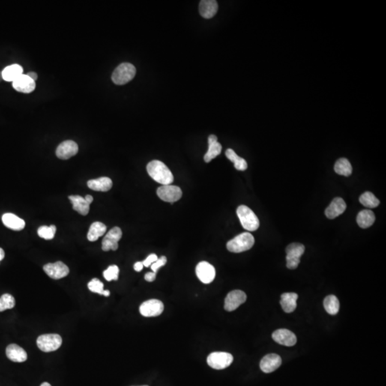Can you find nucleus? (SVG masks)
<instances>
[{"label":"nucleus","mask_w":386,"mask_h":386,"mask_svg":"<svg viewBox=\"0 0 386 386\" xmlns=\"http://www.w3.org/2000/svg\"><path fill=\"white\" fill-rule=\"evenodd\" d=\"M77 144L73 140H66L62 142L56 150L57 157L61 160H68L77 154Z\"/></svg>","instance_id":"4468645a"},{"label":"nucleus","mask_w":386,"mask_h":386,"mask_svg":"<svg viewBox=\"0 0 386 386\" xmlns=\"http://www.w3.org/2000/svg\"><path fill=\"white\" fill-rule=\"evenodd\" d=\"M157 196L162 201L173 203L182 198L183 192L178 186L168 185H163L158 187L157 190Z\"/></svg>","instance_id":"6e6552de"},{"label":"nucleus","mask_w":386,"mask_h":386,"mask_svg":"<svg viewBox=\"0 0 386 386\" xmlns=\"http://www.w3.org/2000/svg\"><path fill=\"white\" fill-rule=\"evenodd\" d=\"M56 231V226L54 225H50L49 227L41 226L39 228L37 233L40 238H44L45 240H52L55 237Z\"/></svg>","instance_id":"f704fd0d"},{"label":"nucleus","mask_w":386,"mask_h":386,"mask_svg":"<svg viewBox=\"0 0 386 386\" xmlns=\"http://www.w3.org/2000/svg\"><path fill=\"white\" fill-rule=\"evenodd\" d=\"M218 10V4L215 0H202L200 2L199 12L202 17L210 19Z\"/></svg>","instance_id":"412c9836"},{"label":"nucleus","mask_w":386,"mask_h":386,"mask_svg":"<svg viewBox=\"0 0 386 386\" xmlns=\"http://www.w3.org/2000/svg\"><path fill=\"white\" fill-rule=\"evenodd\" d=\"M15 306V299L10 294L6 293L0 297V312L13 309Z\"/></svg>","instance_id":"72a5a7b5"},{"label":"nucleus","mask_w":386,"mask_h":386,"mask_svg":"<svg viewBox=\"0 0 386 386\" xmlns=\"http://www.w3.org/2000/svg\"><path fill=\"white\" fill-rule=\"evenodd\" d=\"M282 359L277 354H271L265 355L261 360L260 367L262 372L270 373L277 370L281 366Z\"/></svg>","instance_id":"dca6fc26"},{"label":"nucleus","mask_w":386,"mask_h":386,"mask_svg":"<svg viewBox=\"0 0 386 386\" xmlns=\"http://www.w3.org/2000/svg\"><path fill=\"white\" fill-rule=\"evenodd\" d=\"M123 235V232L119 227H115L111 229L105 235L102 243V249L103 251H109L112 250H117L118 249V242Z\"/></svg>","instance_id":"1a4fd4ad"},{"label":"nucleus","mask_w":386,"mask_h":386,"mask_svg":"<svg viewBox=\"0 0 386 386\" xmlns=\"http://www.w3.org/2000/svg\"><path fill=\"white\" fill-rule=\"evenodd\" d=\"M6 355L10 360L16 363H22L28 359L26 351L16 344H10L7 347Z\"/></svg>","instance_id":"6ab92c4d"},{"label":"nucleus","mask_w":386,"mask_h":386,"mask_svg":"<svg viewBox=\"0 0 386 386\" xmlns=\"http://www.w3.org/2000/svg\"><path fill=\"white\" fill-rule=\"evenodd\" d=\"M4 255H5V254H4V250L0 247V262L4 259Z\"/></svg>","instance_id":"37998d69"},{"label":"nucleus","mask_w":386,"mask_h":386,"mask_svg":"<svg viewBox=\"0 0 386 386\" xmlns=\"http://www.w3.org/2000/svg\"><path fill=\"white\" fill-rule=\"evenodd\" d=\"M166 262L167 258L165 256H162L161 258L157 259V261H156V262H154V263H153L151 265V269L152 270H153V273H157V270H158L160 267L165 265Z\"/></svg>","instance_id":"e433bc0d"},{"label":"nucleus","mask_w":386,"mask_h":386,"mask_svg":"<svg viewBox=\"0 0 386 386\" xmlns=\"http://www.w3.org/2000/svg\"><path fill=\"white\" fill-rule=\"evenodd\" d=\"M51 386L50 384H49V383L45 382L43 383V384H42L41 386Z\"/></svg>","instance_id":"c03bdc74"},{"label":"nucleus","mask_w":386,"mask_h":386,"mask_svg":"<svg viewBox=\"0 0 386 386\" xmlns=\"http://www.w3.org/2000/svg\"></svg>","instance_id":"a18cd8bd"},{"label":"nucleus","mask_w":386,"mask_h":386,"mask_svg":"<svg viewBox=\"0 0 386 386\" xmlns=\"http://www.w3.org/2000/svg\"><path fill=\"white\" fill-rule=\"evenodd\" d=\"M85 201H86V202H88V203L90 204H90H91L92 202H93V196H91V195H86V196H85Z\"/></svg>","instance_id":"79ce46f5"},{"label":"nucleus","mask_w":386,"mask_h":386,"mask_svg":"<svg viewBox=\"0 0 386 386\" xmlns=\"http://www.w3.org/2000/svg\"><path fill=\"white\" fill-rule=\"evenodd\" d=\"M287 267L291 270L297 268L300 262V258L305 252V246L301 243H291L287 247Z\"/></svg>","instance_id":"0eeeda50"},{"label":"nucleus","mask_w":386,"mask_h":386,"mask_svg":"<svg viewBox=\"0 0 386 386\" xmlns=\"http://www.w3.org/2000/svg\"><path fill=\"white\" fill-rule=\"evenodd\" d=\"M119 267L117 265H110L107 270L103 272V276L108 281L117 280L119 277Z\"/></svg>","instance_id":"c9c22d12"},{"label":"nucleus","mask_w":386,"mask_h":386,"mask_svg":"<svg viewBox=\"0 0 386 386\" xmlns=\"http://www.w3.org/2000/svg\"><path fill=\"white\" fill-rule=\"evenodd\" d=\"M164 310V305L160 300L151 299L144 302L140 307L139 312L145 317H156L161 315Z\"/></svg>","instance_id":"9b49d317"},{"label":"nucleus","mask_w":386,"mask_h":386,"mask_svg":"<svg viewBox=\"0 0 386 386\" xmlns=\"http://www.w3.org/2000/svg\"><path fill=\"white\" fill-rule=\"evenodd\" d=\"M136 75V68L128 62L122 63L114 70L112 80L115 85H125L130 82Z\"/></svg>","instance_id":"7ed1b4c3"},{"label":"nucleus","mask_w":386,"mask_h":386,"mask_svg":"<svg viewBox=\"0 0 386 386\" xmlns=\"http://www.w3.org/2000/svg\"><path fill=\"white\" fill-rule=\"evenodd\" d=\"M359 201L363 206L368 208H375L380 204L379 200L371 192H366L360 197Z\"/></svg>","instance_id":"2f4dec72"},{"label":"nucleus","mask_w":386,"mask_h":386,"mask_svg":"<svg viewBox=\"0 0 386 386\" xmlns=\"http://www.w3.org/2000/svg\"><path fill=\"white\" fill-rule=\"evenodd\" d=\"M69 199L73 204V210L82 216H87L90 212V204L85 200V198L79 195H70Z\"/></svg>","instance_id":"393cba45"},{"label":"nucleus","mask_w":386,"mask_h":386,"mask_svg":"<svg viewBox=\"0 0 386 386\" xmlns=\"http://www.w3.org/2000/svg\"><path fill=\"white\" fill-rule=\"evenodd\" d=\"M156 278V273L153 272H150V273H146L145 276V279L146 281L153 282Z\"/></svg>","instance_id":"58836bf2"},{"label":"nucleus","mask_w":386,"mask_h":386,"mask_svg":"<svg viewBox=\"0 0 386 386\" xmlns=\"http://www.w3.org/2000/svg\"><path fill=\"white\" fill-rule=\"evenodd\" d=\"M107 227L104 223L94 222L90 226L88 233V239L90 242H94L103 236L106 232Z\"/></svg>","instance_id":"cd10ccee"},{"label":"nucleus","mask_w":386,"mask_h":386,"mask_svg":"<svg viewBox=\"0 0 386 386\" xmlns=\"http://www.w3.org/2000/svg\"><path fill=\"white\" fill-rule=\"evenodd\" d=\"M298 295L295 293H285L281 295L280 305L284 311L291 313L296 309Z\"/></svg>","instance_id":"b1692460"},{"label":"nucleus","mask_w":386,"mask_h":386,"mask_svg":"<svg viewBox=\"0 0 386 386\" xmlns=\"http://www.w3.org/2000/svg\"><path fill=\"white\" fill-rule=\"evenodd\" d=\"M147 171L154 181L163 185H168L173 183L174 177L170 170L160 160L150 162L147 165Z\"/></svg>","instance_id":"f257e3e1"},{"label":"nucleus","mask_w":386,"mask_h":386,"mask_svg":"<svg viewBox=\"0 0 386 386\" xmlns=\"http://www.w3.org/2000/svg\"><path fill=\"white\" fill-rule=\"evenodd\" d=\"M233 361V356L225 352H214L210 354L207 358V363L212 369L223 370L231 366Z\"/></svg>","instance_id":"423d86ee"},{"label":"nucleus","mask_w":386,"mask_h":386,"mask_svg":"<svg viewBox=\"0 0 386 386\" xmlns=\"http://www.w3.org/2000/svg\"><path fill=\"white\" fill-rule=\"evenodd\" d=\"M255 238L250 232H243L227 243V248L232 253H239L247 251L253 247Z\"/></svg>","instance_id":"f03ea898"},{"label":"nucleus","mask_w":386,"mask_h":386,"mask_svg":"<svg viewBox=\"0 0 386 386\" xmlns=\"http://www.w3.org/2000/svg\"><path fill=\"white\" fill-rule=\"evenodd\" d=\"M143 264H142V262H137L134 265V269H135V271L137 272H140L141 270L143 269Z\"/></svg>","instance_id":"ea45409f"},{"label":"nucleus","mask_w":386,"mask_h":386,"mask_svg":"<svg viewBox=\"0 0 386 386\" xmlns=\"http://www.w3.org/2000/svg\"><path fill=\"white\" fill-rule=\"evenodd\" d=\"M88 287L91 292L105 295L106 297H108L110 295V292L109 291H108V290L105 291L104 285H103V282L97 278L93 279L88 283Z\"/></svg>","instance_id":"473e14b6"},{"label":"nucleus","mask_w":386,"mask_h":386,"mask_svg":"<svg viewBox=\"0 0 386 386\" xmlns=\"http://www.w3.org/2000/svg\"><path fill=\"white\" fill-rule=\"evenodd\" d=\"M43 270L46 274L51 278L59 280L68 276L70 273L69 267L61 261H58L55 263H48L43 267Z\"/></svg>","instance_id":"f8f14e48"},{"label":"nucleus","mask_w":386,"mask_h":386,"mask_svg":"<svg viewBox=\"0 0 386 386\" xmlns=\"http://www.w3.org/2000/svg\"><path fill=\"white\" fill-rule=\"evenodd\" d=\"M221 144L217 142V138L214 135H211L208 138V150L204 156L205 163H208L216 158L221 153Z\"/></svg>","instance_id":"aec40b11"},{"label":"nucleus","mask_w":386,"mask_h":386,"mask_svg":"<svg viewBox=\"0 0 386 386\" xmlns=\"http://www.w3.org/2000/svg\"><path fill=\"white\" fill-rule=\"evenodd\" d=\"M324 308L327 313L330 315H335L338 314L340 309V303L339 299L335 295H328L324 299Z\"/></svg>","instance_id":"7c9ffc66"},{"label":"nucleus","mask_w":386,"mask_h":386,"mask_svg":"<svg viewBox=\"0 0 386 386\" xmlns=\"http://www.w3.org/2000/svg\"><path fill=\"white\" fill-rule=\"evenodd\" d=\"M195 272L198 279L205 284L210 283L216 278V269L206 261L199 262L195 269Z\"/></svg>","instance_id":"ddd939ff"},{"label":"nucleus","mask_w":386,"mask_h":386,"mask_svg":"<svg viewBox=\"0 0 386 386\" xmlns=\"http://www.w3.org/2000/svg\"><path fill=\"white\" fill-rule=\"evenodd\" d=\"M375 216L370 210H363L357 216V223L361 228H368L375 223Z\"/></svg>","instance_id":"bb28decb"},{"label":"nucleus","mask_w":386,"mask_h":386,"mask_svg":"<svg viewBox=\"0 0 386 386\" xmlns=\"http://www.w3.org/2000/svg\"><path fill=\"white\" fill-rule=\"evenodd\" d=\"M23 74V68L19 64H15L7 66L1 73L3 79L7 82H14L19 76Z\"/></svg>","instance_id":"a878e982"},{"label":"nucleus","mask_w":386,"mask_h":386,"mask_svg":"<svg viewBox=\"0 0 386 386\" xmlns=\"http://www.w3.org/2000/svg\"><path fill=\"white\" fill-rule=\"evenodd\" d=\"M88 186L94 191L108 192L112 188V181L108 177H102L88 182Z\"/></svg>","instance_id":"5701e85b"},{"label":"nucleus","mask_w":386,"mask_h":386,"mask_svg":"<svg viewBox=\"0 0 386 386\" xmlns=\"http://www.w3.org/2000/svg\"><path fill=\"white\" fill-rule=\"evenodd\" d=\"M247 300V295L243 291L235 290L228 294L225 300V310L228 312L236 310L239 306Z\"/></svg>","instance_id":"9d476101"},{"label":"nucleus","mask_w":386,"mask_h":386,"mask_svg":"<svg viewBox=\"0 0 386 386\" xmlns=\"http://www.w3.org/2000/svg\"><path fill=\"white\" fill-rule=\"evenodd\" d=\"M62 343V339L58 334H45L39 336L37 345L42 351L52 352L59 349Z\"/></svg>","instance_id":"39448f33"},{"label":"nucleus","mask_w":386,"mask_h":386,"mask_svg":"<svg viewBox=\"0 0 386 386\" xmlns=\"http://www.w3.org/2000/svg\"><path fill=\"white\" fill-rule=\"evenodd\" d=\"M346 204L341 198H336L325 211L327 218L334 219L342 214L346 209Z\"/></svg>","instance_id":"a211bd4d"},{"label":"nucleus","mask_w":386,"mask_h":386,"mask_svg":"<svg viewBox=\"0 0 386 386\" xmlns=\"http://www.w3.org/2000/svg\"><path fill=\"white\" fill-rule=\"evenodd\" d=\"M272 336L275 341L285 346H293L297 342L295 335L287 329H279L276 330Z\"/></svg>","instance_id":"2eb2a0df"},{"label":"nucleus","mask_w":386,"mask_h":386,"mask_svg":"<svg viewBox=\"0 0 386 386\" xmlns=\"http://www.w3.org/2000/svg\"><path fill=\"white\" fill-rule=\"evenodd\" d=\"M237 215L244 229L253 232L259 228L260 222L258 217L253 210L248 207L240 205L237 209Z\"/></svg>","instance_id":"20e7f679"},{"label":"nucleus","mask_w":386,"mask_h":386,"mask_svg":"<svg viewBox=\"0 0 386 386\" xmlns=\"http://www.w3.org/2000/svg\"><path fill=\"white\" fill-rule=\"evenodd\" d=\"M336 173L343 176H350L352 174L353 168L346 158H340L336 162L334 167Z\"/></svg>","instance_id":"c756f323"},{"label":"nucleus","mask_w":386,"mask_h":386,"mask_svg":"<svg viewBox=\"0 0 386 386\" xmlns=\"http://www.w3.org/2000/svg\"><path fill=\"white\" fill-rule=\"evenodd\" d=\"M13 86L16 91L28 94L35 89V81L31 79L28 75L22 74L13 82Z\"/></svg>","instance_id":"f3484780"},{"label":"nucleus","mask_w":386,"mask_h":386,"mask_svg":"<svg viewBox=\"0 0 386 386\" xmlns=\"http://www.w3.org/2000/svg\"><path fill=\"white\" fill-rule=\"evenodd\" d=\"M2 223L7 228L15 231H20L25 227V222L20 217H17L13 213H5L3 215Z\"/></svg>","instance_id":"4be33fe9"},{"label":"nucleus","mask_w":386,"mask_h":386,"mask_svg":"<svg viewBox=\"0 0 386 386\" xmlns=\"http://www.w3.org/2000/svg\"><path fill=\"white\" fill-rule=\"evenodd\" d=\"M28 76L30 77L31 79H32L33 80L36 81L37 79V73H34V72H30V73L27 74Z\"/></svg>","instance_id":"a19ab883"},{"label":"nucleus","mask_w":386,"mask_h":386,"mask_svg":"<svg viewBox=\"0 0 386 386\" xmlns=\"http://www.w3.org/2000/svg\"><path fill=\"white\" fill-rule=\"evenodd\" d=\"M157 259H158V258H157V255H155V254H150L148 258L142 262V264H143L144 267H150L151 266L152 264L156 262Z\"/></svg>","instance_id":"4c0bfd02"},{"label":"nucleus","mask_w":386,"mask_h":386,"mask_svg":"<svg viewBox=\"0 0 386 386\" xmlns=\"http://www.w3.org/2000/svg\"><path fill=\"white\" fill-rule=\"evenodd\" d=\"M225 155L231 162L234 163L235 169L238 170L244 171L247 168V163L246 160L239 157L232 149H228L225 152Z\"/></svg>","instance_id":"c85d7f7f"}]
</instances>
